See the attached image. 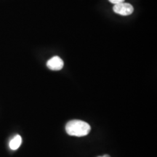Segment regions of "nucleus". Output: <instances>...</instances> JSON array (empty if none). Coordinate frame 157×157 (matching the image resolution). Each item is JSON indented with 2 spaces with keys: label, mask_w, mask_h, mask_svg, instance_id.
<instances>
[{
  "label": "nucleus",
  "mask_w": 157,
  "mask_h": 157,
  "mask_svg": "<svg viewBox=\"0 0 157 157\" xmlns=\"http://www.w3.org/2000/svg\"><path fill=\"white\" fill-rule=\"evenodd\" d=\"M91 130L89 124L81 120L69 121L66 125V131L71 136L83 137L89 134Z\"/></svg>",
  "instance_id": "f257e3e1"
},
{
  "label": "nucleus",
  "mask_w": 157,
  "mask_h": 157,
  "mask_svg": "<svg viewBox=\"0 0 157 157\" xmlns=\"http://www.w3.org/2000/svg\"><path fill=\"white\" fill-rule=\"evenodd\" d=\"M113 10L114 13L122 16H127V15L132 14L134 8L130 4L122 2L113 5Z\"/></svg>",
  "instance_id": "f03ea898"
},
{
  "label": "nucleus",
  "mask_w": 157,
  "mask_h": 157,
  "mask_svg": "<svg viewBox=\"0 0 157 157\" xmlns=\"http://www.w3.org/2000/svg\"><path fill=\"white\" fill-rule=\"evenodd\" d=\"M63 60L60 57L54 56L47 62V66L52 71H60L63 67Z\"/></svg>",
  "instance_id": "7ed1b4c3"
},
{
  "label": "nucleus",
  "mask_w": 157,
  "mask_h": 157,
  "mask_svg": "<svg viewBox=\"0 0 157 157\" xmlns=\"http://www.w3.org/2000/svg\"><path fill=\"white\" fill-rule=\"evenodd\" d=\"M21 143H22V137H21V135H15V136L10 140V148L11 150H17V149L21 146Z\"/></svg>",
  "instance_id": "20e7f679"
},
{
  "label": "nucleus",
  "mask_w": 157,
  "mask_h": 157,
  "mask_svg": "<svg viewBox=\"0 0 157 157\" xmlns=\"http://www.w3.org/2000/svg\"><path fill=\"white\" fill-rule=\"evenodd\" d=\"M111 3L113 4V5H117V4L124 2V0H109Z\"/></svg>",
  "instance_id": "39448f33"
},
{
  "label": "nucleus",
  "mask_w": 157,
  "mask_h": 157,
  "mask_svg": "<svg viewBox=\"0 0 157 157\" xmlns=\"http://www.w3.org/2000/svg\"><path fill=\"white\" fill-rule=\"evenodd\" d=\"M98 157H110V156L109 155L105 154V155H103V156H98Z\"/></svg>",
  "instance_id": "423d86ee"
}]
</instances>
